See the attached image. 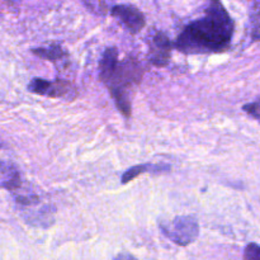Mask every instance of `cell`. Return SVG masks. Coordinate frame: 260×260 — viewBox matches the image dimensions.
Segmentation results:
<instances>
[{"label":"cell","mask_w":260,"mask_h":260,"mask_svg":"<svg viewBox=\"0 0 260 260\" xmlns=\"http://www.w3.org/2000/svg\"><path fill=\"white\" fill-rule=\"evenodd\" d=\"M235 23L221 0H210L205 15L190 22L178 36L174 47L187 55L217 53L231 45Z\"/></svg>","instance_id":"obj_1"},{"label":"cell","mask_w":260,"mask_h":260,"mask_svg":"<svg viewBox=\"0 0 260 260\" xmlns=\"http://www.w3.org/2000/svg\"><path fill=\"white\" fill-rule=\"evenodd\" d=\"M118 50L109 47L104 51L99 63V79L108 88L118 111L126 118L131 117V93L141 83L144 69L137 60L126 57L118 60Z\"/></svg>","instance_id":"obj_2"},{"label":"cell","mask_w":260,"mask_h":260,"mask_svg":"<svg viewBox=\"0 0 260 260\" xmlns=\"http://www.w3.org/2000/svg\"><path fill=\"white\" fill-rule=\"evenodd\" d=\"M161 233L179 246H187L194 243L200 235V225L193 216H178L169 222L160 221Z\"/></svg>","instance_id":"obj_3"},{"label":"cell","mask_w":260,"mask_h":260,"mask_svg":"<svg viewBox=\"0 0 260 260\" xmlns=\"http://www.w3.org/2000/svg\"><path fill=\"white\" fill-rule=\"evenodd\" d=\"M27 88L29 93L48 96V98H63L71 101L76 96V91L73 84L63 79H56V80L51 81L46 80V79L33 78Z\"/></svg>","instance_id":"obj_4"},{"label":"cell","mask_w":260,"mask_h":260,"mask_svg":"<svg viewBox=\"0 0 260 260\" xmlns=\"http://www.w3.org/2000/svg\"><path fill=\"white\" fill-rule=\"evenodd\" d=\"M111 15L122 23V25L132 35L141 32L146 25L144 13L131 4L116 5L111 9Z\"/></svg>","instance_id":"obj_5"},{"label":"cell","mask_w":260,"mask_h":260,"mask_svg":"<svg viewBox=\"0 0 260 260\" xmlns=\"http://www.w3.org/2000/svg\"><path fill=\"white\" fill-rule=\"evenodd\" d=\"M173 43L164 32H156L150 41L149 61L156 68H164L169 63Z\"/></svg>","instance_id":"obj_6"},{"label":"cell","mask_w":260,"mask_h":260,"mask_svg":"<svg viewBox=\"0 0 260 260\" xmlns=\"http://www.w3.org/2000/svg\"><path fill=\"white\" fill-rule=\"evenodd\" d=\"M149 170H152V173H164L169 172L170 167L169 165H151V164H139L135 165V167L129 168L122 175L121 180L122 184H126V183L132 182L135 178H137L139 175L144 174V173L149 172Z\"/></svg>","instance_id":"obj_7"},{"label":"cell","mask_w":260,"mask_h":260,"mask_svg":"<svg viewBox=\"0 0 260 260\" xmlns=\"http://www.w3.org/2000/svg\"><path fill=\"white\" fill-rule=\"evenodd\" d=\"M30 51H32V53H35V55L38 56L40 58H43V60H47V61H51V62H56V63L68 56V52H66L60 45H56V43L55 45L47 46V47L32 48Z\"/></svg>","instance_id":"obj_8"},{"label":"cell","mask_w":260,"mask_h":260,"mask_svg":"<svg viewBox=\"0 0 260 260\" xmlns=\"http://www.w3.org/2000/svg\"><path fill=\"white\" fill-rule=\"evenodd\" d=\"M20 185H22L20 174H19V172L14 170L12 174L8 175L7 180H4V182L2 183V184H0V187L5 188V189H8V190H12L13 192V190H17Z\"/></svg>","instance_id":"obj_9"},{"label":"cell","mask_w":260,"mask_h":260,"mask_svg":"<svg viewBox=\"0 0 260 260\" xmlns=\"http://www.w3.org/2000/svg\"><path fill=\"white\" fill-rule=\"evenodd\" d=\"M244 260H260V248L256 243H250L244 251Z\"/></svg>","instance_id":"obj_10"},{"label":"cell","mask_w":260,"mask_h":260,"mask_svg":"<svg viewBox=\"0 0 260 260\" xmlns=\"http://www.w3.org/2000/svg\"><path fill=\"white\" fill-rule=\"evenodd\" d=\"M259 99L258 101L253 102V103H248L245 104V106L243 107V111L245 112V113H248L249 116L253 117L254 119H256V121H259L260 116H259Z\"/></svg>","instance_id":"obj_11"},{"label":"cell","mask_w":260,"mask_h":260,"mask_svg":"<svg viewBox=\"0 0 260 260\" xmlns=\"http://www.w3.org/2000/svg\"><path fill=\"white\" fill-rule=\"evenodd\" d=\"M13 172H14V169H12L8 164L0 161V175H10Z\"/></svg>","instance_id":"obj_12"},{"label":"cell","mask_w":260,"mask_h":260,"mask_svg":"<svg viewBox=\"0 0 260 260\" xmlns=\"http://www.w3.org/2000/svg\"><path fill=\"white\" fill-rule=\"evenodd\" d=\"M114 260H137L136 258H135L132 254L129 253H122V254H118V255L114 258Z\"/></svg>","instance_id":"obj_13"},{"label":"cell","mask_w":260,"mask_h":260,"mask_svg":"<svg viewBox=\"0 0 260 260\" xmlns=\"http://www.w3.org/2000/svg\"><path fill=\"white\" fill-rule=\"evenodd\" d=\"M3 147V142H2V140H0V149H2Z\"/></svg>","instance_id":"obj_14"}]
</instances>
